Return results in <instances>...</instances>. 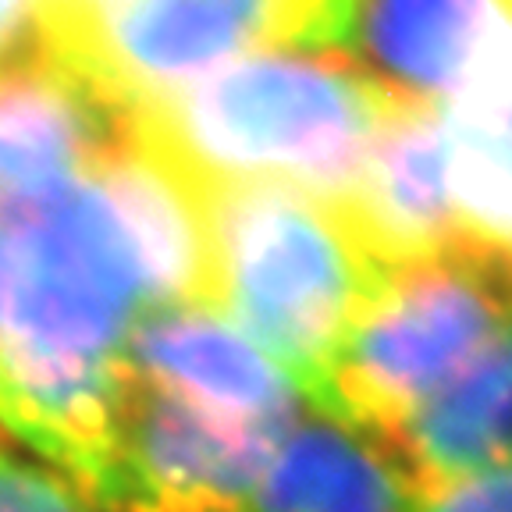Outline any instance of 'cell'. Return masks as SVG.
Segmentation results:
<instances>
[{
    "label": "cell",
    "instance_id": "obj_1",
    "mask_svg": "<svg viewBox=\"0 0 512 512\" xmlns=\"http://www.w3.org/2000/svg\"><path fill=\"white\" fill-rule=\"evenodd\" d=\"M349 50H264L128 114L203 189L285 185L342 203L392 111Z\"/></svg>",
    "mask_w": 512,
    "mask_h": 512
},
{
    "label": "cell",
    "instance_id": "obj_2",
    "mask_svg": "<svg viewBox=\"0 0 512 512\" xmlns=\"http://www.w3.org/2000/svg\"><path fill=\"white\" fill-rule=\"evenodd\" d=\"M214 310L317 399L381 267L342 203L285 185L207 189Z\"/></svg>",
    "mask_w": 512,
    "mask_h": 512
},
{
    "label": "cell",
    "instance_id": "obj_3",
    "mask_svg": "<svg viewBox=\"0 0 512 512\" xmlns=\"http://www.w3.org/2000/svg\"><path fill=\"white\" fill-rule=\"evenodd\" d=\"M360 0H68L36 11V47L121 114L264 50H345Z\"/></svg>",
    "mask_w": 512,
    "mask_h": 512
},
{
    "label": "cell",
    "instance_id": "obj_4",
    "mask_svg": "<svg viewBox=\"0 0 512 512\" xmlns=\"http://www.w3.org/2000/svg\"><path fill=\"white\" fill-rule=\"evenodd\" d=\"M512 320V281L470 253L388 267L338 345L313 406L384 452Z\"/></svg>",
    "mask_w": 512,
    "mask_h": 512
},
{
    "label": "cell",
    "instance_id": "obj_5",
    "mask_svg": "<svg viewBox=\"0 0 512 512\" xmlns=\"http://www.w3.org/2000/svg\"><path fill=\"white\" fill-rule=\"evenodd\" d=\"M288 431L217 416L128 370L118 441L96 505L107 512H242Z\"/></svg>",
    "mask_w": 512,
    "mask_h": 512
},
{
    "label": "cell",
    "instance_id": "obj_6",
    "mask_svg": "<svg viewBox=\"0 0 512 512\" xmlns=\"http://www.w3.org/2000/svg\"><path fill=\"white\" fill-rule=\"evenodd\" d=\"M128 136V114L40 47L0 61V207L93 175Z\"/></svg>",
    "mask_w": 512,
    "mask_h": 512
},
{
    "label": "cell",
    "instance_id": "obj_7",
    "mask_svg": "<svg viewBox=\"0 0 512 512\" xmlns=\"http://www.w3.org/2000/svg\"><path fill=\"white\" fill-rule=\"evenodd\" d=\"M128 370L143 384L246 424L292 427L296 388L232 320L207 306L157 310L125 342Z\"/></svg>",
    "mask_w": 512,
    "mask_h": 512
},
{
    "label": "cell",
    "instance_id": "obj_8",
    "mask_svg": "<svg viewBox=\"0 0 512 512\" xmlns=\"http://www.w3.org/2000/svg\"><path fill=\"white\" fill-rule=\"evenodd\" d=\"M342 207L381 267L466 253L448 203L438 107L395 100Z\"/></svg>",
    "mask_w": 512,
    "mask_h": 512
},
{
    "label": "cell",
    "instance_id": "obj_9",
    "mask_svg": "<svg viewBox=\"0 0 512 512\" xmlns=\"http://www.w3.org/2000/svg\"><path fill=\"white\" fill-rule=\"evenodd\" d=\"M406 495L512 470V320L381 452Z\"/></svg>",
    "mask_w": 512,
    "mask_h": 512
},
{
    "label": "cell",
    "instance_id": "obj_10",
    "mask_svg": "<svg viewBox=\"0 0 512 512\" xmlns=\"http://www.w3.org/2000/svg\"><path fill=\"white\" fill-rule=\"evenodd\" d=\"M509 0H360V68L395 100L445 107L502 25Z\"/></svg>",
    "mask_w": 512,
    "mask_h": 512
},
{
    "label": "cell",
    "instance_id": "obj_11",
    "mask_svg": "<svg viewBox=\"0 0 512 512\" xmlns=\"http://www.w3.org/2000/svg\"><path fill=\"white\" fill-rule=\"evenodd\" d=\"M242 512H406V488L345 427L292 424Z\"/></svg>",
    "mask_w": 512,
    "mask_h": 512
},
{
    "label": "cell",
    "instance_id": "obj_12",
    "mask_svg": "<svg viewBox=\"0 0 512 512\" xmlns=\"http://www.w3.org/2000/svg\"><path fill=\"white\" fill-rule=\"evenodd\" d=\"M448 203L470 256L509 274L512 111H441Z\"/></svg>",
    "mask_w": 512,
    "mask_h": 512
},
{
    "label": "cell",
    "instance_id": "obj_13",
    "mask_svg": "<svg viewBox=\"0 0 512 512\" xmlns=\"http://www.w3.org/2000/svg\"><path fill=\"white\" fill-rule=\"evenodd\" d=\"M406 512H512V470L480 473L445 488L406 495Z\"/></svg>",
    "mask_w": 512,
    "mask_h": 512
},
{
    "label": "cell",
    "instance_id": "obj_14",
    "mask_svg": "<svg viewBox=\"0 0 512 512\" xmlns=\"http://www.w3.org/2000/svg\"><path fill=\"white\" fill-rule=\"evenodd\" d=\"M0 512H86L82 498L54 477L18 466L0 452Z\"/></svg>",
    "mask_w": 512,
    "mask_h": 512
},
{
    "label": "cell",
    "instance_id": "obj_15",
    "mask_svg": "<svg viewBox=\"0 0 512 512\" xmlns=\"http://www.w3.org/2000/svg\"><path fill=\"white\" fill-rule=\"evenodd\" d=\"M32 8L36 0H0V61L22 50L32 32Z\"/></svg>",
    "mask_w": 512,
    "mask_h": 512
},
{
    "label": "cell",
    "instance_id": "obj_16",
    "mask_svg": "<svg viewBox=\"0 0 512 512\" xmlns=\"http://www.w3.org/2000/svg\"><path fill=\"white\" fill-rule=\"evenodd\" d=\"M509 281H512V260H509Z\"/></svg>",
    "mask_w": 512,
    "mask_h": 512
}]
</instances>
